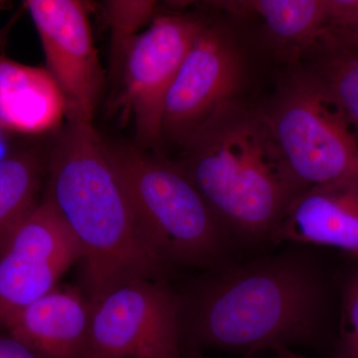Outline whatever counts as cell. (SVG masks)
<instances>
[{
    "mask_svg": "<svg viewBox=\"0 0 358 358\" xmlns=\"http://www.w3.org/2000/svg\"><path fill=\"white\" fill-rule=\"evenodd\" d=\"M282 244L336 249L358 263V181H333L299 194L273 235V246Z\"/></svg>",
    "mask_w": 358,
    "mask_h": 358,
    "instance_id": "11",
    "label": "cell"
},
{
    "mask_svg": "<svg viewBox=\"0 0 358 358\" xmlns=\"http://www.w3.org/2000/svg\"><path fill=\"white\" fill-rule=\"evenodd\" d=\"M273 353L275 355V358H312L294 352V350H289V348H280Z\"/></svg>",
    "mask_w": 358,
    "mask_h": 358,
    "instance_id": "21",
    "label": "cell"
},
{
    "mask_svg": "<svg viewBox=\"0 0 358 358\" xmlns=\"http://www.w3.org/2000/svg\"><path fill=\"white\" fill-rule=\"evenodd\" d=\"M81 258L76 239L45 195L0 255V329L14 313L58 287Z\"/></svg>",
    "mask_w": 358,
    "mask_h": 358,
    "instance_id": "10",
    "label": "cell"
},
{
    "mask_svg": "<svg viewBox=\"0 0 358 358\" xmlns=\"http://www.w3.org/2000/svg\"><path fill=\"white\" fill-rule=\"evenodd\" d=\"M45 195L81 248V289L90 301L134 278L169 282L173 272L148 247L93 124L63 131Z\"/></svg>",
    "mask_w": 358,
    "mask_h": 358,
    "instance_id": "3",
    "label": "cell"
},
{
    "mask_svg": "<svg viewBox=\"0 0 358 358\" xmlns=\"http://www.w3.org/2000/svg\"><path fill=\"white\" fill-rule=\"evenodd\" d=\"M303 57L358 127V42L326 32Z\"/></svg>",
    "mask_w": 358,
    "mask_h": 358,
    "instance_id": "15",
    "label": "cell"
},
{
    "mask_svg": "<svg viewBox=\"0 0 358 358\" xmlns=\"http://www.w3.org/2000/svg\"><path fill=\"white\" fill-rule=\"evenodd\" d=\"M327 28L358 42V0H327Z\"/></svg>",
    "mask_w": 358,
    "mask_h": 358,
    "instance_id": "19",
    "label": "cell"
},
{
    "mask_svg": "<svg viewBox=\"0 0 358 358\" xmlns=\"http://www.w3.org/2000/svg\"><path fill=\"white\" fill-rule=\"evenodd\" d=\"M0 358H40L17 338L0 331Z\"/></svg>",
    "mask_w": 358,
    "mask_h": 358,
    "instance_id": "20",
    "label": "cell"
},
{
    "mask_svg": "<svg viewBox=\"0 0 358 358\" xmlns=\"http://www.w3.org/2000/svg\"><path fill=\"white\" fill-rule=\"evenodd\" d=\"M65 117L64 99L48 70L0 57V129L41 134Z\"/></svg>",
    "mask_w": 358,
    "mask_h": 358,
    "instance_id": "13",
    "label": "cell"
},
{
    "mask_svg": "<svg viewBox=\"0 0 358 358\" xmlns=\"http://www.w3.org/2000/svg\"><path fill=\"white\" fill-rule=\"evenodd\" d=\"M243 75L229 32L205 21L167 94L162 138L182 145L219 106L237 99Z\"/></svg>",
    "mask_w": 358,
    "mask_h": 358,
    "instance_id": "9",
    "label": "cell"
},
{
    "mask_svg": "<svg viewBox=\"0 0 358 358\" xmlns=\"http://www.w3.org/2000/svg\"><path fill=\"white\" fill-rule=\"evenodd\" d=\"M203 272L178 292L181 352L255 357L280 348L331 350L343 267L319 249L282 244Z\"/></svg>",
    "mask_w": 358,
    "mask_h": 358,
    "instance_id": "1",
    "label": "cell"
},
{
    "mask_svg": "<svg viewBox=\"0 0 358 358\" xmlns=\"http://www.w3.org/2000/svg\"><path fill=\"white\" fill-rule=\"evenodd\" d=\"M90 303L87 358L182 357L180 296L169 282L134 278Z\"/></svg>",
    "mask_w": 358,
    "mask_h": 358,
    "instance_id": "6",
    "label": "cell"
},
{
    "mask_svg": "<svg viewBox=\"0 0 358 358\" xmlns=\"http://www.w3.org/2000/svg\"><path fill=\"white\" fill-rule=\"evenodd\" d=\"M52 77L57 83L69 124H92L103 70L94 45L89 11L78 0L25 1Z\"/></svg>",
    "mask_w": 358,
    "mask_h": 358,
    "instance_id": "8",
    "label": "cell"
},
{
    "mask_svg": "<svg viewBox=\"0 0 358 358\" xmlns=\"http://www.w3.org/2000/svg\"><path fill=\"white\" fill-rule=\"evenodd\" d=\"M343 266L338 331L327 358H358V263Z\"/></svg>",
    "mask_w": 358,
    "mask_h": 358,
    "instance_id": "17",
    "label": "cell"
},
{
    "mask_svg": "<svg viewBox=\"0 0 358 358\" xmlns=\"http://www.w3.org/2000/svg\"><path fill=\"white\" fill-rule=\"evenodd\" d=\"M91 303L81 288L56 287L11 315L0 331L40 358L88 357Z\"/></svg>",
    "mask_w": 358,
    "mask_h": 358,
    "instance_id": "12",
    "label": "cell"
},
{
    "mask_svg": "<svg viewBox=\"0 0 358 358\" xmlns=\"http://www.w3.org/2000/svg\"><path fill=\"white\" fill-rule=\"evenodd\" d=\"M145 241L162 265L218 271L237 262L238 249L199 190L169 160L138 148L107 147Z\"/></svg>",
    "mask_w": 358,
    "mask_h": 358,
    "instance_id": "4",
    "label": "cell"
},
{
    "mask_svg": "<svg viewBox=\"0 0 358 358\" xmlns=\"http://www.w3.org/2000/svg\"><path fill=\"white\" fill-rule=\"evenodd\" d=\"M231 13L260 18L268 34L285 53L303 57L327 29V0L224 1Z\"/></svg>",
    "mask_w": 358,
    "mask_h": 358,
    "instance_id": "14",
    "label": "cell"
},
{
    "mask_svg": "<svg viewBox=\"0 0 358 358\" xmlns=\"http://www.w3.org/2000/svg\"><path fill=\"white\" fill-rule=\"evenodd\" d=\"M41 169L29 155L0 159V255L41 200Z\"/></svg>",
    "mask_w": 358,
    "mask_h": 358,
    "instance_id": "16",
    "label": "cell"
},
{
    "mask_svg": "<svg viewBox=\"0 0 358 358\" xmlns=\"http://www.w3.org/2000/svg\"><path fill=\"white\" fill-rule=\"evenodd\" d=\"M181 147L176 164L236 248L272 245L299 192L264 110L224 103Z\"/></svg>",
    "mask_w": 358,
    "mask_h": 358,
    "instance_id": "2",
    "label": "cell"
},
{
    "mask_svg": "<svg viewBox=\"0 0 358 358\" xmlns=\"http://www.w3.org/2000/svg\"><path fill=\"white\" fill-rule=\"evenodd\" d=\"M264 112L299 194L358 181V127L310 71L294 75Z\"/></svg>",
    "mask_w": 358,
    "mask_h": 358,
    "instance_id": "5",
    "label": "cell"
},
{
    "mask_svg": "<svg viewBox=\"0 0 358 358\" xmlns=\"http://www.w3.org/2000/svg\"><path fill=\"white\" fill-rule=\"evenodd\" d=\"M204 23L190 14L157 16L127 47L119 68L122 96L141 145L154 147L162 140L167 94Z\"/></svg>",
    "mask_w": 358,
    "mask_h": 358,
    "instance_id": "7",
    "label": "cell"
},
{
    "mask_svg": "<svg viewBox=\"0 0 358 358\" xmlns=\"http://www.w3.org/2000/svg\"><path fill=\"white\" fill-rule=\"evenodd\" d=\"M155 1H109L106 14L112 28L113 62L121 64L129 42L138 35V28L152 16Z\"/></svg>",
    "mask_w": 358,
    "mask_h": 358,
    "instance_id": "18",
    "label": "cell"
},
{
    "mask_svg": "<svg viewBox=\"0 0 358 358\" xmlns=\"http://www.w3.org/2000/svg\"><path fill=\"white\" fill-rule=\"evenodd\" d=\"M181 358H208L202 353H185Z\"/></svg>",
    "mask_w": 358,
    "mask_h": 358,
    "instance_id": "22",
    "label": "cell"
}]
</instances>
